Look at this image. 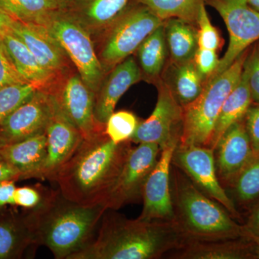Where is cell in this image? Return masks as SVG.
Returning a JSON list of instances; mask_svg holds the SVG:
<instances>
[{
  "label": "cell",
  "mask_w": 259,
  "mask_h": 259,
  "mask_svg": "<svg viewBox=\"0 0 259 259\" xmlns=\"http://www.w3.org/2000/svg\"><path fill=\"white\" fill-rule=\"evenodd\" d=\"M185 241L174 221L131 220L107 209L97 238L69 259H157Z\"/></svg>",
  "instance_id": "obj_1"
},
{
  "label": "cell",
  "mask_w": 259,
  "mask_h": 259,
  "mask_svg": "<svg viewBox=\"0 0 259 259\" xmlns=\"http://www.w3.org/2000/svg\"><path fill=\"white\" fill-rule=\"evenodd\" d=\"M131 143L115 144L105 134V130L93 137L83 139L53 182L57 184L61 193L73 202L84 206L105 207L132 148Z\"/></svg>",
  "instance_id": "obj_2"
},
{
  "label": "cell",
  "mask_w": 259,
  "mask_h": 259,
  "mask_svg": "<svg viewBox=\"0 0 259 259\" xmlns=\"http://www.w3.org/2000/svg\"><path fill=\"white\" fill-rule=\"evenodd\" d=\"M107 209L76 203L58 189L47 190L41 204L28 216L37 245L47 247L56 259H69L93 240Z\"/></svg>",
  "instance_id": "obj_3"
},
{
  "label": "cell",
  "mask_w": 259,
  "mask_h": 259,
  "mask_svg": "<svg viewBox=\"0 0 259 259\" xmlns=\"http://www.w3.org/2000/svg\"><path fill=\"white\" fill-rule=\"evenodd\" d=\"M171 190L174 221L185 241L247 238L243 226L237 223L231 213L203 193L175 165L171 170Z\"/></svg>",
  "instance_id": "obj_4"
},
{
  "label": "cell",
  "mask_w": 259,
  "mask_h": 259,
  "mask_svg": "<svg viewBox=\"0 0 259 259\" xmlns=\"http://www.w3.org/2000/svg\"><path fill=\"white\" fill-rule=\"evenodd\" d=\"M248 49L229 68L207 79L197 100L183 107L180 144L210 148L213 132L225 100L241 79Z\"/></svg>",
  "instance_id": "obj_5"
},
{
  "label": "cell",
  "mask_w": 259,
  "mask_h": 259,
  "mask_svg": "<svg viewBox=\"0 0 259 259\" xmlns=\"http://www.w3.org/2000/svg\"><path fill=\"white\" fill-rule=\"evenodd\" d=\"M42 25L59 42L81 79L96 95L106 74L95 51L91 34L63 8L51 15Z\"/></svg>",
  "instance_id": "obj_6"
},
{
  "label": "cell",
  "mask_w": 259,
  "mask_h": 259,
  "mask_svg": "<svg viewBox=\"0 0 259 259\" xmlns=\"http://www.w3.org/2000/svg\"><path fill=\"white\" fill-rule=\"evenodd\" d=\"M164 23L147 7L125 10L105 32L98 57L105 74L131 56L151 33Z\"/></svg>",
  "instance_id": "obj_7"
},
{
  "label": "cell",
  "mask_w": 259,
  "mask_h": 259,
  "mask_svg": "<svg viewBox=\"0 0 259 259\" xmlns=\"http://www.w3.org/2000/svg\"><path fill=\"white\" fill-rule=\"evenodd\" d=\"M172 163L187 175L203 193L225 207L233 217H240L236 203L218 178L214 150L205 146L179 144L174 152Z\"/></svg>",
  "instance_id": "obj_8"
},
{
  "label": "cell",
  "mask_w": 259,
  "mask_h": 259,
  "mask_svg": "<svg viewBox=\"0 0 259 259\" xmlns=\"http://www.w3.org/2000/svg\"><path fill=\"white\" fill-rule=\"evenodd\" d=\"M208 3L222 17L229 33L228 49L212 77L226 71L259 40V13L250 8L246 0H208Z\"/></svg>",
  "instance_id": "obj_9"
},
{
  "label": "cell",
  "mask_w": 259,
  "mask_h": 259,
  "mask_svg": "<svg viewBox=\"0 0 259 259\" xmlns=\"http://www.w3.org/2000/svg\"><path fill=\"white\" fill-rule=\"evenodd\" d=\"M160 152L159 146L156 144L142 143L131 148L105 203L107 209L117 210L142 199L145 182Z\"/></svg>",
  "instance_id": "obj_10"
},
{
  "label": "cell",
  "mask_w": 259,
  "mask_h": 259,
  "mask_svg": "<svg viewBox=\"0 0 259 259\" xmlns=\"http://www.w3.org/2000/svg\"><path fill=\"white\" fill-rule=\"evenodd\" d=\"M58 107L79 131L83 139L105 131L95 115V93L81 79L79 73H69L50 93Z\"/></svg>",
  "instance_id": "obj_11"
},
{
  "label": "cell",
  "mask_w": 259,
  "mask_h": 259,
  "mask_svg": "<svg viewBox=\"0 0 259 259\" xmlns=\"http://www.w3.org/2000/svg\"><path fill=\"white\" fill-rule=\"evenodd\" d=\"M157 102L148 118L139 122L131 139L135 144H156L160 149L173 141H180L183 127V107L167 83L158 87Z\"/></svg>",
  "instance_id": "obj_12"
},
{
  "label": "cell",
  "mask_w": 259,
  "mask_h": 259,
  "mask_svg": "<svg viewBox=\"0 0 259 259\" xmlns=\"http://www.w3.org/2000/svg\"><path fill=\"white\" fill-rule=\"evenodd\" d=\"M180 141H173L161 148L159 157L142 191L144 202L140 219L173 221L175 220L171 190V170L174 152Z\"/></svg>",
  "instance_id": "obj_13"
},
{
  "label": "cell",
  "mask_w": 259,
  "mask_h": 259,
  "mask_svg": "<svg viewBox=\"0 0 259 259\" xmlns=\"http://www.w3.org/2000/svg\"><path fill=\"white\" fill-rule=\"evenodd\" d=\"M53 105L52 95L37 90L27 101L0 122L1 144H13L45 132Z\"/></svg>",
  "instance_id": "obj_14"
},
{
  "label": "cell",
  "mask_w": 259,
  "mask_h": 259,
  "mask_svg": "<svg viewBox=\"0 0 259 259\" xmlns=\"http://www.w3.org/2000/svg\"><path fill=\"white\" fill-rule=\"evenodd\" d=\"M45 134L47 141V156L40 180L53 182L59 169L79 147L83 138L61 112L54 99L52 113L46 127Z\"/></svg>",
  "instance_id": "obj_15"
},
{
  "label": "cell",
  "mask_w": 259,
  "mask_h": 259,
  "mask_svg": "<svg viewBox=\"0 0 259 259\" xmlns=\"http://www.w3.org/2000/svg\"><path fill=\"white\" fill-rule=\"evenodd\" d=\"M10 30L27 46L57 82L69 74V57L44 25L15 20Z\"/></svg>",
  "instance_id": "obj_16"
},
{
  "label": "cell",
  "mask_w": 259,
  "mask_h": 259,
  "mask_svg": "<svg viewBox=\"0 0 259 259\" xmlns=\"http://www.w3.org/2000/svg\"><path fill=\"white\" fill-rule=\"evenodd\" d=\"M214 153L220 182L223 187L229 186L253 156L244 118L227 130L218 141Z\"/></svg>",
  "instance_id": "obj_17"
},
{
  "label": "cell",
  "mask_w": 259,
  "mask_h": 259,
  "mask_svg": "<svg viewBox=\"0 0 259 259\" xmlns=\"http://www.w3.org/2000/svg\"><path fill=\"white\" fill-rule=\"evenodd\" d=\"M141 77V69L132 56L110 71L95 95V115L98 123L105 125L121 97Z\"/></svg>",
  "instance_id": "obj_18"
},
{
  "label": "cell",
  "mask_w": 259,
  "mask_h": 259,
  "mask_svg": "<svg viewBox=\"0 0 259 259\" xmlns=\"http://www.w3.org/2000/svg\"><path fill=\"white\" fill-rule=\"evenodd\" d=\"M130 0H75L63 8L92 37L104 35L125 10Z\"/></svg>",
  "instance_id": "obj_19"
},
{
  "label": "cell",
  "mask_w": 259,
  "mask_h": 259,
  "mask_svg": "<svg viewBox=\"0 0 259 259\" xmlns=\"http://www.w3.org/2000/svg\"><path fill=\"white\" fill-rule=\"evenodd\" d=\"M47 141L45 132L18 142L4 145L0 148V159L16 168L21 180H40L47 156Z\"/></svg>",
  "instance_id": "obj_20"
},
{
  "label": "cell",
  "mask_w": 259,
  "mask_h": 259,
  "mask_svg": "<svg viewBox=\"0 0 259 259\" xmlns=\"http://www.w3.org/2000/svg\"><path fill=\"white\" fill-rule=\"evenodd\" d=\"M254 242L245 238L212 241H185L171 258L253 259Z\"/></svg>",
  "instance_id": "obj_21"
},
{
  "label": "cell",
  "mask_w": 259,
  "mask_h": 259,
  "mask_svg": "<svg viewBox=\"0 0 259 259\" xmlns=\"http://www.w3.org/2000/svg\"><path fill=\"white\" fill-rule=\"evenodd\" d=\"M0 36L13 64L25 81L37 90L50 93L57 81L39 64L27 46L10 30Z\"/></svg>",
  "instance_id": "obj_22"
},
{
  "label": "cell",
  "mask_w": 259,
  "mask_h": 259,
  "mask_svg": "<svg viewBox=\"0 0 259 259\" xmlns=\"http://www.w3.org/2000/svg\"><path fill=\"white\" fill-rule=\"evenodd\" d=\"M37 245L28 213L9 214L0 219V259L23 258Z\"/></svg>",
  "instance_id": "obj_23"
},
{
  "label": "cell",
  "mask_w": 259,
  "mask_h": 259,
  "mask_svg": "<svg viewBox=\"0 0 259 259\" xmlns=\"http://www.w3.org/2000/svg\"><path fill=\"white\" fill-rule=\"evenodd\" d=\"M253 103L246 78L242 73L236 86L227 97L213 132L210 148L214 150L218 141L233 124L243 120L250 105Z\"/></svg>",
  "instance_id": "obj_24"
},
{
  "label": "cell",
  "mask_w": 259,
  "mask_h": 259,
  "mask_svg": "<svg viewBox=\"0 0 259 259\" xmlns=\"http://www.w3.org/2000/svg\"><path fill=\"white\" fill-rule=\"evenodd\" d=\"M192 25L177 18L164 22L167 47L174 64L193 60L198 42L197 30Z\"/></svg>",
  "instance_id": "obj_25"
},
{
  "label": "cell",
  "mask_w": 259,
  "mask_h": 259,
  "mask_svg": "<svg viewBox=\"0 0 259 259\" xmlns=\"http://www.w3.org/2000/svg\"><path fill=\"white\" fill-rule=\"evenodd\" d=\"M175 65L172 82L167 84L181 106L185 107L198 98L203 91L205 79L193 60Z\"/></svg>",
  "instance_id": "obj_26"
},
{
  "label": "cell",
  "mask_w": 259,
  "mask_h": 259,
  "mask_svg": "<svg viewBox=\"0 0 259 259\" xmlns=\"http://www.w3.org/2000/svg\"><path fill=\"white\" fill-rule=\"evenodd\" d=\"M62 8L55 0H0V9L15 20L39 25Z\"/></svg>",
  "instance_id": "obj_27"
},
{
  "label": "cell",
  "mask_w": 259,
  "mask_h": 259,
  "mask_svg": "<svg viewBox=\"0 0 259 259\" xmlns=\"http://www.w3.org/2000/svg\"><path fill=\"white\" fill-rule=\"evenodd\" d=\"M166 50L163 23L145 39L136 51L140 65L145 74L151 77H156L161 74L166 61Z\"/></svg>",
  "instance_id": "obj_28"
},
{
  "label": "cell",
  "mask_w": 259,
  "mask_h": 259,
  "mask_svg": "<svg viewBox=\"0 0 259 259\" xmlns=\"http://www.w3.org/2000/svg\"><path fill=\"white\" fill-rule=\"evenodd\" d=\"M163 20L177 18L193 24L204 0H137Z\"/></svg>",
  "instance_id": "obj_29"
},
{
  "label": "cell",
  "mask_w": 259,
  "mask_h": 259,
  "mask_svg": "<svg viewBox=\"0 0 259 259\" xmlns=\"http://www.w3.org/2000/svg\"><path fill=\"white\" fill-rule=\"evenodd\" d=\"M228 187L233 191V197L238 203L248 204L259 196V153L253 155L247 166Z\"/></svg>",
  "instance_id": "obj_30"
},
{
  "label": "cell",
  "mask_w": 259,
  "mask_h": 259,
  "mask_svg": "<svg viewBox=\"0 0 259 259\" xmlns=\"http://www.w3.org/2000/svg\"><path fill=\"white\" fill-rule=\"evenodd\" d=\"M139 122L133 112H114L105 123V134L116 144L126 142L132 139Z\"/></svg>",
  "instance_id": "obj_31"
},
{
  "label": "cell",
  "mask_w": 259,
  "mask_h": 259,
  "mask_svg": "<svg viewBox=\"0 0 259 259\" xmlns=\"http://www.w3.org/2000/svg\"><path fill=\"white\" fill-rule=\"evenodd\" d=\"M37 89L29 83H16L0 90V122L27 101Z\"/></svg>",
  "instance_id": "obj_32"
},
{
  "label": "cell",
  "mask_w": 259,
  "mask_h": 259,
  "mask_svg": "<svg viewBox=\"0 0 259 259\" xmlns=\"http://www.w3.org/2000/svg\"><path fill=\"white\" fill-rule=\"evenodd\" d=\"M196 23L198 25L197 30L198 48L217 51L222 42L221 37L209 20L204 3L199 8Z\"/></svg>",
  "instance_id": "obj_33"
},
{
  "label": "cell",
  "mask_w": 259,
  "mask_h": 259,
  "mask_svg": "<svg viewBox=\"0 0 259 259\" xmlns=\"http://www.w3.org/2000/svg\"><path fill=\"white\" fill-rule=\"evenodd\" d=\"M243 74L246 78L252 101L259 105V42L248 54L243 65Z\"/></svg>",
  "instance_id": "obj_34"
},
{
  "label": "cell",
  "mask_w": 259,
  "mask_h": 259,
  "mask_svg": "<svg viewBox=\"0 0 259 259\" xmlns=\"http://www.w3.org/2000/svg\"><path fill=\"white\" fill-rule=\"evenodd\" d=\"M47 189L41 185L37 187H16L14 197V205L32 210L41 204L47 193Z\"/></svg>",
  "instance_id": "obj_35"
},
{
  "label": "cell",
  "mask_w": 259,
  "mask_h": 259,
  "mask_svg": "<svg viewBox=\"0 0 259 259\" xmlns=\"http://www.w3.org/2000/svg\"><path fill=\"white\" fill-rule=\"evenodd\" d=\"M28 83L18 72L0 36V90L16 83Z\"/></svg>",
  "instance_id": "obj_36"
},
{
  "label": "cell",
  "mask_w": 259,
  "mask_h": 259,
  "mask_svg": "<svg viewBox=\"0 0 259 259\" xmlns=\"http://www.w3.org/2000/svg\"><path fill=\"white\" fill-rule=\"evenodd\" d=\"M196 68L204 79H208L214 74L219 64L217 51L198 48L193 59Z\"/></svg>",
  "instance_id": "obj_37"
},
{
  "label": "cell",
  "mask_w": 259,
  "mask_h": 259,
  "mask_svg": "<svg viewBox=\"0 0 259 259\" xmlns=\"http://www.w3.org/2000/svg\"><path fill=\"white\" fill-rule=\"evenodd\" d=\"M253 155L259 153V105H250L244 117Z\"/></svg>",
  "instance_id": "obj_38"
},
{
  "label": "cell",
  "mask_w": 259,
  "mask_h": 259,
  "mask_svg": "<svg viewBox=\"0 0 259 259\" xmlns=\"http://www.w3.org/2000/svg\"><path fill=\"white\" fill-rule=\"evenodd\" d=\"M243 226L248 240L253 242L259 241V196L252 205L246 222Z\"/></svg>",
  "instance_id": "obj_39"
},
{
  "label": "cell",
  "mask_w": 259,
  "mask_h": 259,
  "mask_svg": "<svg viewBox=\"0 0 259 259\" xmlns=\"http://www.w3.org/2000/svg\"><path fill=\"white\" fill-rule=\"evenodd\" d=\"M15 181L0 182V208L8 205H14V193L16 186Z\"/></svg>",
  "instance_id": "obj_40"
},
{
  "label": "cell",
  "mask_w": 259,
  "mask_h": 259,
  "mask_svg": "<svg viewBox=\"0 0 259 259\" xmlns=\"http://www.w3.org/2000/svg\"><path fill=\"white\" fill-rule=\"evenodd\" d=\"M21 180L20 172L4 160L0 159V182Z\"/></svg>",
  "instance_id": "obj_41"
},
{
  "label": "cell",
  "mask_w": 259,
  "mask_h": 259,
  "mask_svg": "<svg viewBox=\"0 0 259 259\" xmlns=\"http://www.w3.org/2000/svg\"><path fill=\"white\" fill-rule=\"evenodd\" d=\"M15 19L0 9V35L10 30Z\"/></svg>",
  "instance_id": "obj_42"
},
{
  "label": "cell",
  "mask_w": 259,
  "mask_h": 259,
  "mask_svg": "<svg viewBox=\"0 0 259 259\" xmlns=\"http://www.w3.org/2000/svg\"><path fill=\"white\" fill-rule=\"evenodd\" d=\"M246 1L250 8L259 13V0H246Z\"/></svg>",
  "instance_id": "obj_43"
},
{
  "label": "cell",
  "mask_w": 259,
  "mask_h": 259,
  "mask_svg": "<svg viewBox=\"0 0 259 259\" xmlns=\"http://www.w3.org/2000/svg\"><path fill=\"white\" fill-rule=\"evenodd\" d=\"M253 259H259V241L254 242L253 244Z\"/></svg>",
  "instance_id": "obj_44"
},
{
  "label": "cell",
  "mask_w": 259,
  "mask_h": 259,
  "mask_svg": "<svg viewBox=\"0 0 259 259\" xmlns=\"http://www.w3.org/2000/svg\"><path fill=\"white\" fill-rule=\"evenodd\" d=\"M55 1L59 3V4L63 7V8H66L67 5L71 4L72 2L75 1V0H55Z\"/></svg>",
  "instance_id": "obj_45"
},
{
  "label": "cell",
  "mask_w": 259,
  "mask_h": 259,
  "mask_svg": "<svg viewBox=\"0 0 259 259\" xmlns=\"http://www.w3.org/2000/svg\"><path fill=\"white\" fill-rule=\"evenodd\" d=\"M3 145L1 144V142H0V148H1L2 146H3Z\"/></svg>",
  "instance_id": "obj_46"
}]
</instances>
